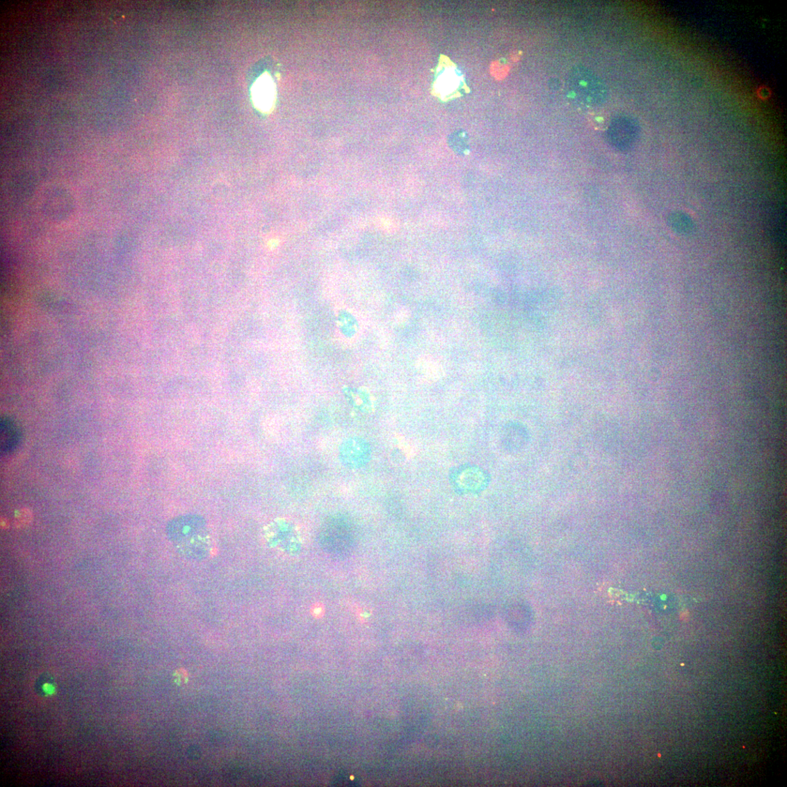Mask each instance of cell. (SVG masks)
I'll return each instance as SVG.
<instances>
[{
    "label": "cell",
    "mask_w": 787,
    "mask_h": 787,
    "mask_svg": "<svg viewBox=\"0 0 787 787\" xmlns=\"http://www.w3.org/2000/svg\"><path fill=\"white\" fill-rule=\"evenodd\" d=\"M171 534L178 549L193 558H204L209 553L211 539L206 523L198 514H186L175 519Z\"/></svg>",
    "instance_id": "6da1fadb"
},
{
    "label": "cell",
    "mask_w": 787,
    "mask_h": 787,
    "mask_svg": "<svg viewBox=\"0 0 787 787\" xmlns=\"http://www.w3.org/2000/svg\"><path fill=\"white\" fill-rule=\"evenodd\" d=\"M567 86L572 100L585 108L597 107L607 99V88L596 74L585 67L571 70Z\"/></svg>",
    "instance_id": "7a4b0ae2"
},
{
    "label": "cell",
    "mask_w": 787,
    "mask_h": 787,
    "mask_svg": "<svg viewBox=\"0 0 787 787\" xmlns=\"http://www.w3.org/2000/svg\"><path fill=\"white\" fill-rule=\"evenodd\" d=\"M252 96L255 107L263 112H268L275 102V86L268 74H263L254 83Z\"/></svg>",
    "instance_id": "3957f363"
},
{
    "label": "cell",
    "mask_w": 787,
    "mask_h": 787,
    "mask_svg": "<svg viewBox=\"0 0 787 787\" xmlns=\"http://www.w3.org/2000/svg\"><path fill=\"white\" fill-rule=\"evenodd\" d=\"M615 141L620 147H630L637 140L638 127L629 118L622 117L614 121L611 125Z\"/></svg>",
    "instance_id": "277c9868"
},
{
    "label": "cell",
    "mask_w": 787,
    "mask_h": 787,
    "mask_svg": "<svg viewBox=\"0 0 787 787\" xmlns=\"http://www.w3.org/2000/svg\"><path fill=\"white\" fill-rule=\"evenodd\" d=\"M21 442V432L10 419H3L0 423V449L2 455H7L17 449Z\"/></svg>",
    "instance_id": "5b68a950"
},
{
    "label": "cell",
    "mask_w": 787,
    "mask_h": 787,
    "mask_svg": "<svg viewBox=\"0 0 787 787\" xmlns=\"http://www.w3.org/2000/svg\"><path fill=\"white\" fill-rule=\"evenodd\" d=\"M416 367L425 376V380L430 382H437L444 376L443 366L433 357L423 355L419 357Z\"/></svg>",
    "instance_id": "8992f818"
},
{
    "label": "cell",
    "mask_w": 787,
    "mask_h": 787,
    "mask_svg": "<svg viewBox=\"0 0 787 787\" xmlns=\"http://www.w3.org/2000/svg\"><path fill=\"white\" fill-rule=\"evenodd\" d=\"M670 228L676 234L683 236L692 235L696 230V225L692 218L683 211H676L668 218Z\"/></svg>",
    "instance_id": "52a82bcc"
},
{
    "label": "cell",
    "mask_w": 787,
    "mask_h": 787,
    "mask_svg": "<svg viewBox=\"0 0 787 787\" xmlns=\"http://www.w3.org/2000/svg\"><path fill=\"white\" fill-rule=\"evenodd\" d=\"M758 95L762 99H767L770 96V90L765 87L760 88Z\"/></svg>",
    "instance_id": "ba28073f"
},
{
    "label": "cell",
    "mask_w": 787,
    "mask_h": 787,
    "mask_svg": "<svg viewBox=\"0 0 787 787\" xmlns=\"http://www.w3.org/2000/svg\"><path fill=\"white\" fill-rule=\"evenodd\" d=\"M43 690L45 693H47L49 695H54L55 693L54 686L51 684H49V683H45L43 685Z\"/></svg>",
    "instance_id": "9c48e42d"
}]
</instances>
